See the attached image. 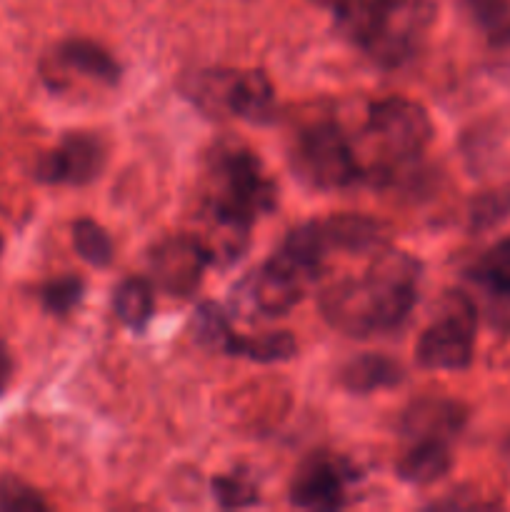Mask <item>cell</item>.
<instances>
[{"mask_svg": "<svg viewBox=\"0 0 510 512\" xmlns=\"http://www.w3.org/2000/svg\"><path fill=\"white\" fill-rule=\"evenodd\" d=\"M510 218V183L483 190L468 205V225L473 233H488Z\"/></svg>", "mask_w": 510, "mask_h": 512, "instance_id": "cell-21", "label": "cell"}, {"mask_svg": "<svg viewBox=\"0 0 510 512\" xmlns=\"http://www.w3.org/2000/svg\"><path fill=\"white\" fill-rule=\"evenodd\" d=\"M233 325H230L228 313L223 305L213 303V300H203L193 313V335L195 343L203 345L208 350H218L225 353L230 338H233Z\"/></svg>", "mask_w": 510, "mask_h": 512, "instance_id": "cell-20", "label": "cell"}, {"mask_svg": "<svg viewBox=\"0 0 510 512\" xmlns=\"http://www.w3.org/2000/svg\"><path fill=\"white\" fill-rule=\"evenodd\" d=\"M210 490H213V498L218 503V508L233 510V508H253L258 505V485L250 478L248 473L238 470V473L218 475V478L210 480Z\"/></svg>", "mask_w": 510, "mask_h": 512, "instance_id": "cell-23", "label": "cell"}, {"mask_svg": "<svg viewBox=\"0 0 510 512\" xmlns=\"http://www.w3.org/2000/svg\"><path fill=\"white\" fill-rule=\"evenodd\" d=\"M73 248L93 268H108L113 263V240L105 233L103 225L90 218H80L73 223Z\"/></svg>", "mask_w": 510, "mask_h": 512, "instance_id": "cell-22", "label": "cell"}, {"mask_svg": "<svg viewBox=\"0 0 510 512\" xmlns=\"http://www.w3.org/2000/svg\"><path fill=\"white\" fill-rule=\"evenodd\" d=\"M465 423H468L465 405L445 398H423L403 410L398 430L405 443L423 438L453 440Z\"/></svg>", "mask_w": 510, "mask_h": 512, "instance_id": "cell-12", "label": "cell"}, {"mask_svg": "<svg viewBox=\"0 0 510 512\" xmlns=\"http://www.w3.org/2000/svg\"><path fill=\"white\" fill-rule=\"evenodd\" d=\"M3 250H5V240H3V235H0V258H3Z\"/></svg>", "mask_w": 510, "mask_h": 512, "instance_id": "cell-29", "label": "cell"}, {"mask_svg": "<svg viewBox=\"0 0 510 512\" xmlns=\"http://www.w3.org/2000/svg\"><path fill=\"white\" fill-rule=\"evenodd\" d=\"M310 3H315V5H323V8H330V5H333V0H310Z\"/></svg>", "mask_w": 510, "mask_h": 512, "instance_id": "cell-28", "label": "cell"}, {"mask_svg": "<svg viewBox=\"0 0 510 512\" xmlns=\"http://www.w3.org/2000/svg\"><path fill=\"white\" fill-rule=\"evenodd\" d=\"M83 293L85 283L78 275H60V278H53L45 285H40L38 298L50 315L63 318V315L73 313L78 308L80 300H83Z\"/></svg>", "mask_w": 510, "mask_h": 512, "instance_id": "cell-24", "label": "cell"}, {"mask_svg": "<svg viewBox=\"0 0 510 512\" xmlns=\"http://www.w3.org/2000/svg\"><path fill=\"white\" fill-rule=\"evenodd\" d=\"M115 318L133 333H145L155 313V288L148 278H128L113 290Z\"/></svg>", "mask_w": 510, "mask_h": 512, "instance_id": "cell-17", "label": "cell"}, {"mask_svg": "<svg viewBox=\"0 0 510 512\" xmlns=\"http://www.w3.org/2000/svg\"><path fill=\"white\" fill-rule=\"evenodd\" d=\"M365 130L385 153L378 180L390 178L398 165L413 163L433 140V120L428 110L408 98H383L370 103Z\"/></svg>", "mask_w": 510, "mask_h": 512, "instance_id": "cell-7", "label": "cell"}, {"mask_svg": "<svg viewBox=\"0 0 510 512\" xmlns=\"http://www.w3.org/2000/svg\"><path fill=\"white\" fill-rule=\"evenodd\" d=\"M420 263L385 245L363 278H345L320 293L325 323L348 338H370L400 328L418 300Z\"/></svg>", "mask_w": 510, "mask_h": 512, "instance_id": "cell-1", "label": "cell"}, {"mask_svg": "<svg viewBox=\"0 0 510 512\" xmlns=\"http://www.w3.org/2000/svg\"><path fill=\"white\" fill-rule=\"evenodd\" d=\"M295 173L318 190H343L365 180V165L355 155L353 143L333 120H318L295 135Z\"/></svg>", "mask_w": 510, "mask_h": 512, "instance_id": "cell-5", "label": "cell"}, {"mask_svg": "<svg viewBox=\"0 0 510 512\" xmlns=\"http://www.w3.org/2000/svg\"><path fill=\"white\" fill-rule=\"evenodd\" d=\"M183 95L213 118L233 115L265 125L275 115V88L263 70H198L183 80Z\"/></svg>", "mask_w": 510, "mask_h": 512, "instance_id": "cell-4", "label": "cell"}, {"mask_svg": "<svg viewBox=\"0 0 510 512\" xmlns=\"http://www.w3.org/2000/svg\"><path fill=\"white\" fill-rule=\"evenodd\" d=\"M50 58H53V65H58L60 70H73V73L85 75V78L108 85V88L118 85L120 75H123L118 60L103 45L88 38L60 40L53 48V53H50Z\"/></svg>", "mask_w": 510, "mask_h": 512, "instance_id": "cell-13", "label": "cell"}, {"mask_svg": "<svg viewBox=\"0 0 510 512\" xmlns=\"http://www.w3.org/2000/svg\"><path fill=\"white\" fill-rule=\"evenodd\" d=\"M335 28L380 68H403L418 55L435 18L433 0H333Z\"/></svg>", "mask_w": 510, "mask_h": 512, "instance_id": "cell-3", "label": "cell"}, {"mask_svg": "<svg viewBox=\"0 0 510 512\" xmlns=\"http://www.w3.org/2000/svg\"><path fill=\"white\" fill-rule=\"evenodd\" d=\"M505 455H508V460H510V440H508V445H505Z\"/></svg>", "mask_w": 510, "mask_h": 512, "instance_id": "cell-30", "label": "cell"}, {"mask_svg": "<svg viewBox=\"0 0 510 512\" xmlns=\"http://www.w3.org/2000/svg\"><path fill=\"white\" fill-rule=\"evenodd\" d=\"M50 505L43 495L15 475L0 478V510L3 512H45Z\"/></svg>", "mask_w": 510, "mask_h": 512, "instance_id": "cell-25", "label": "cell"}, {"mask_svg": "<svg viewBox=\"0 0 510 512\" xmlns=\"http://www.w3.org/2000/svg\"><path fill=\"white\" fill-rule=\"evenodd\" d=\"M10 378H13V355H10L8 345L0 340V395H5L8 390Z\"/></svg>", "mask_w": 510, "mask_h": 512, "instance_id": "cell-27", "label": "cell"}, {"mask_svg": "<svg viewBox=\"0 0 510 512\" xmlns=\"http://www.w3.org/2000/svg\"><path fill=\"white\" fill-rule=\"evenodd\" d=\"M105 163V148L98 135L68 133L53 150L35 163V180L45 185H88Z\"/></svg>", "mask_w": 510, "mask_h": 512, "instance_id": "cell-11", "label": "cell"}, {"mask_svg": "<svg viewBox=\"0 0 510 512\" xmlns=\"http://www.w3.org/2000/svg\"><path fill=\"white\" fill-rule=\"evenodd\" d=\"M295 338L285 330H275V333L263 335H240L233 333L225 355L233 358L253 360V363H285L295 355Z\"/></svg>", "mask_w": 510, "mask_h": 512, "instance_id": "cell-18", "label": "cell"}, {"mask_svg": "<svg viewBox=\"0 0 510 512\" xmlns=\"http://www.w3.org/2000/svg\"><path fill=\"white\" fill-rule=\"evenodd\" d=\"M278 203L275 180L245 145H218L205 168V213L223 248H248V235L260 215L273 213Z\"/></svg>", "mask_w": 510, "mask_h": 512, "instance_id": "cell-2", "label": "cell"}, {"mask_svg": "<svg viewBox=\"0 0 510 512\" xmlns=\"http://www.w3.org/2000/svg\"><path fill=\"white\" fill-rule=\"evenodd\" d=\"M210 265L213 260L198 235H173L160 240L150 253V273L155 285L175 298H190Z\"/></svg>", "mask_w": 510, "mask_h": 512, "instance_id": "cell-10", "label": "cell"}, {"mask_svg": "<svg viewBox=\"0 0 510 512\" xmlns=\"http://www.w3.org/2000/svg\"><path fill=\"white\" fill-rule=\"evenodd\" d=\"M328 250L348 253H378L388 245V228L368 215H333L320 220Z\"/></svg>", "mask_w": 510, "mask_h": 512, "instance_id": "cell-14", "label": "cell"}, {"mask_svg": "<svg viewBox=\"0 0 510 512\" xmlns=\"http://www.w3.org/2000/svg\"><path fill=\"white\" fill-rule=\"evenodd\" d=\"M475 330H478V310L473 300L460 290H450L438 303L435 318L420 333L415 360L425 370L458 373L470 368L475 353Z\"/></svg>", "mask_w": 510, "mask_h": 512, "instance_id": "cell-6", "label": "cell"}, {"mask_svg": "<svg viewBox=\"0 0 510 512\" xmlns=\"http://www.w3.org/2000/svg\"><path fill=\"white\" fill-rule=\"evenodd\" d=\"M473 18L488 30L490 35L510 23V0H465Z\"/></svg>", "mask_w": 510, "mask_h": 512, "instance_id": "cell-26", "label": "cell"}, {"mask_svg": "<svg viewBox=\"0 0 510 512\" xmlns=\"http://www.w3.org/2000/svg\"><path fill=\"white\" fill-rule=\"evenodd\" d=\"M313 283V275L295 268L283 255L273 253V258L265 260L238 285V290H233V300H238L240 308H248L250 313L278 318L293 310Z\"/></svg>", "mask_w": 510, "mask_h": 512, "instance_id": "cell-8", "label": "cell"}, {"mask_svg": "<svg viewBox=\"0 0 510 512\" xmlns=\"http://www.w3.org/2000/svg\"><path fill=\"white\" fill-rule=\"evenodd\" d=\"M453 465L450 453V440L443 438H423L410 440L408 448L395 463V473L403 483L410 485H430L435 480L445 478Z\"/></svg>", "mask_w": 510, "mask_h": 512, "instance_id": "cell-15", "label": "cell"}, {"mask_svg": "<svg viewBox=\"0 0 510 512\" xmlns=\"http://www.w3.org/2000/svg\"><path fill=\"white\" fill-rule=\"evenodd\" d=\"M358 470L350 460L335 453H310L298 465L290 485V503L300 510H340L350 505V488Z\"/></svg>", "mask_w": 510, "mask_h": 512, "instance_id": "cell-9", "label": "cell"}, {"mask_svg": "<svg viewBox=\"0 0 510 512\" xmlns=\"http://www.w3.org/2000/svg\"><path fill=\"white\" fill-rule=\"evenodd\" d=\"M400 380H403V368L393 358H388V355L365 353L348 360L340 368V385L355 395H368L375 393V390L393 388Z\"/></svg>", "mask_w": 510, "mask_h": 512, "instance_id": "cell-16", "label": "cell"}, {"mask_svg": "<svg viewBox=\"0 0 510 512\" xmlns=\"http://www.w3.org/2000/svg\"><path fill=\"white\" fill-rule=\"evenodd\" d=\"M470 278L488 293L510 298V238L485 250L470 268Z\"/></svg>", "mask_w": 510, "mask_h": 512, "instance_id": "cell-19", "label": "cell"}]
</instances>
